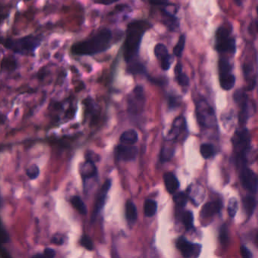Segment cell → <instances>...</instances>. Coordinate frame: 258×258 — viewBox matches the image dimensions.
Instances as JSON below:
<instances>
[{"mask_svg":"<svg viewBox=\"0 0 258 258\" xmlns=\"http://www.w3.org/2000/svg\"><path fill=\"white\" fill-rule=\"evenodd\" d=\"M111 37L109 30H99L90 37L74 43L71 46V52L78 56H85L105 52L110 46Z\"/></svg>","mask_w":258,"mask_h":258,"instance_id":"obj_1","label":"cell"},{"mask_svg":"<svg viewBox=\"0 0 258 258\" xmlns=\"http://www.w3.org/2000/svg\"><path fill=\"white\" fill-rule=\"evenodd\" d=\"M149 28L150 25L145 21H134L128 25L123 49V58L127 62L137 56L143 35Z\"/></svg>","mask_w":258,"mask_h":258,"instance_id":"obj_2","label":"cell"},{"mask_svg":"<svg viewBox=\"0 0 258 258\" xmlns=\"http://www.w3.org/2000/svg\"><path fill=\"white\" fill-rule=\"evenodd\" d=\"M42 41L43 37L41 36L34 34H29L19 38L0 37L1 46L14 53L25 56H34L36 51L40 47Z\"/></svg>","mask_w":258,"mask_h":258,"instance_id":"obj_3","label":"cell"},{"mask_svg":"<svg viewBox=\"0 0 258 258\" xmlns=\"http://www.w3.org/2000/svg\"><path fill=\"white\" fill-rule=\"evenodd\" d=\"M232 146L235 152L236 162L240 169L246 165V155L250 149V136L247 130L237 131L232 137Z\"/></svg>","mask_w":258,"mask_h":258,"instance_id":"obj_4","label":"cell"},{"mask_svg":"<svg viewBox=\"0 0 258 258\" xmlns=\"http://www.w3.org/2000/svg\"><path fill=\"white\" fill-rule=\"evenodd\" d=\"M232 27L223 25L216 33V49L221 55H233L235 52V40L232 37Z\"/></svg>","mask_w":258,"mask_h":258,"instance_id":"obj_5","label":"cell"},{"mask_svg":"<svg viewBox=\"0 0 258 258\" xmlns=\"http://www.w3.org/2000/svg\"><path fill=\"white\" fill-rule=\"evenodd\" d=\"M198 122L205 128L214 127L217 124V117L214 108L205 99H199L196 103Z\"/></svg>","mask_w":258,"mask_h":258,"instance_id":"obj_6","label":"cell"},{"mask_svg":"<svg viewBox=\"0 0 258 258\" xmlns=\"http://www.w3.org/2000/svg\"><path fill=\"white\" fill-rule=\"evenodd\" d=\"M219 76L220 87L225 90H230L235 84V77L232 74V67L227 55H221L219 60Z\"/></svg>","mask_w":258,"mask_h":258,"instance_id":"obj_7","label":"cell"},{"mask_svg":"<svg viewBox=\"0 0 258 258\" xmlns=\"http://www.w3.org/2000/svg\"><path fill=\"white\" fill-rule=\"evenodd\" d=\"M145 99L144 90L142 87H137L128 96V109L131 114H140L144 109Z\"/></svg>","mask_w":258,"mask_h":258,"instance_id":"obj_8","label":"cell"},{"mask_svg":"<svg viewBox=\"0 0 258 258\" xmlns=\"http://www.w3.org/2000/svg\"><path fill=\"white\" fill-rule=\"evenodd\" d=\"M176 247L185 258L197 257L202 250V245L190 242L184 237H179L176 241Z\"/></svg>","mask_w":258,"mask_h":258,"instance_id":"obj_9","label":"cell"},{"mask_svg":"<svg viewBox=\"0 0 258 258\" xmlns=\"http://www.w3.org/2000/svg\"><path fill=\"white\" fill-rule=\"evenodd\" d=\"M111 186V181L110 179L105 181L102 185V188L99 190L96 197V202H95L94 208H93V214H92L91 220L94 222L97 218L100 211L103 208L105 205V201H106L107 195Z\"/></svg>","mask_w":258,"mask_h":258,"instance_id":"obj_10","label":"cell"},{"mask_svg":"<svg viewBox=\"0 0 258 258\" xmlns=\"http://www.w3.org/2000/svg\"><path fill=\"white\" fill-rule=\"evenodd\" d=\"M241 183L244 188L252 193H256L257 191V176L253 170L244 167L241 169L240 173Z\"/></svg>","mask_w":258,"mask_h":258,"instance_id":"obj_11","label":"cell"},{"mask_svg":"<svg viewBox=\"0 0 258 258\" xmlns=\"http://www.w3.org/2000/svg\"><path fill=\"white\" fill-rule=\"evenodd\" d=\"M235 102L238 104L240 107L239 111V123L241 125L244 124L247 122L249 114L248 100L247 96L243 90H237L233 96Z\"/></svg>","mask_w":258,"mask_h":258,"instance_id":"obj_12","label":"cell"},{"mask_svg":"<svg viewBox=\"0 0 258 258\" xmlns=\"http://www.w3.org/2000/svg\"><path fill=\"white\" fill-rule=\"evenodd\" d=\"M155 55L161 69L164 71L169 70L171 66V57L165 45L162 43L157 44L155 47Z\"/></svg>","mask_w":258,"mask_h":258,"instance_id":"obj_13","label":"cell"},{"mask_svg":"<svg viewBox=\"0 0 258 258\" xmlns=\"http://www.w3.org/2000/svg\"><path fill=\"white\" fill-rule=\"evenodd\" d=\"M138 153V149L131 145H120L116 148V158L119 161H129L135 159Z\"/></svg>","mask_w":258,"mask_h":258,"instance_id":"obj_14","label":"cell"},{"mask_svg":"<svg viewBox=\"0 0 258 258\" xmlns=\"http://www.w3.org/2000/svg\"><path fill=\"white\" fill-rule=\"evenodd\" d=\"M80 173L82 177L84 185H85L86 182L90 179L96 177L97 176V168L95 165L94 161L87 158V161L81 164Z\"/></svg>","mask_w":258,"mask_h":258,"instance_id":"obj_15","label":"cell"},{"mask_svg":"<svg viewBox=\"0 0 258 258\" xmlns=\"http://www.w3.org/2000/svg\"><path fill=\"white\" fill-rule=\"evenodd\" d=\"M186 129V123L183 117H178L175 119L172 125L171 129L167 134V138L168 140H177L182 133L185 132Z\"/></svg>","mask_w":258,"mask_h":258,"instance_id":"obj_16","label":"cell"},{"mask_svg":"<svg viewBox=\"0 0 258 258\" xmlns=\"http://www.w3.org/2000/svg\"><path fill=\"white\" fill-rule=\"evenodd\" d=\"M244 80L247 84V90H252L256 84V72L254 66L251 63H244L243 66Z\"/></svg>","mask_w":258,"mask_h":258,"instance_id":"obj_17","label":"cell"},{"mask_svg":"<svg viewBox=\"0 0 258 258\" xmlns=\"http://www.w3.org/2000/svg\"><path fill=\"white\" fill-rule=\"evenodd\" d=\"M222 207H223V203L220 201H213V202H208L202 208L201 215L203 218H209L220 212Z\"/></svg>","mask_w":258,"mask_h":258,"instance_id":"obj_18","label":"cell"},{"mask_svg":"<svg viewBox=\"0 0 258 258\" xmlns=\"http://www.w3.org/2000/svg\"><path fill=\"white\" fill-rule=\"evenodd\" d=\"M164 184H165L166 188L170 194H173L177 191L179 186V182L177 178L176 177L173 173H167L164 176Z\"/></svg>","mask_w":258,"mask_h":258,"instance_id":"obj_19","label":"cell"},{"mask_svg":"<svg viewBox=\"0 0 258 258\" xmlns=\"http://www.w3.org/2000/svg\"><path fill=\"white\" fill-rule=\"evenodd\" d=\"M120 141L124 144L133 145L138 141V134L134 130L125 131L120 136Z\"/></svg>","mask_w":258,"mask_h":258,"instance_id":"obj_20","label":"cell"},{"mask_svg":"<svg viewBox=\"0 0 258 258\" xmlns=\"http://www.w3.org/2000/svg\"><path fill=\"white\" fill-rule=\"evenodd\" d=\"M70 202L72 206H73L80 214H82V215H87V208L84 201L81 199V197L78 196H72V197L71 198Z\"/></svg>","mask_w":258,"mask_h":258,"instance_id":"obj_21","label":"cell"},{"mask_svg":"<svg viewBox=\"0 0 258 258\" xmlns=\"http://www.w3.org/2000/svg\"><path fill=\"white\" fill-rule=\"evenodd\" d=\"M126 218L131 223H135L137 219V210L134 202L128 201L126 204Z\"/></svg>","mask_w":258,"mask_h":258,"instance_id":"obj_22","label":"cell"},{"mask_svg":"<svg viewBox=\"0 0 258 258\" xmlns=\"http://www.w3.org/2000/svg\"><path fill=\"white\" fill-rule=\"evenodd\" d=\"M17 69V62L13 56H6L1 61V69L6 72H13Z\"/></svg>","mask_w":258,"mask_h":258,"instance_id":"obj_23","label":"cell"},{"mask_svg":"<svg viewBox=\"0 0 258 258\" xmlns=\"http://www.w3.org/2000/svg\"><path fill=\"white\" fill-rule=\"evenodd\" d=\"M175 74H176V81L178 84L182 87H187L188 85V78L186 75L182 72V64L180 63H178L176 64V69H175Z\"/></svg>","mask_w":258,"mask_h":258,"instance_id":"obj_24","label":"cell"},{"mask_svg":"<svg viewBox=\"0 0 258 258\" xmlns=\"http://www.w3.org/2000/svg\"><path fill=\"white\" fill-rule=\"evenodd\" d=\"M162 13L164 14L165 24L167 25V26L172 31H175L179 26V22H178L177 19L173 14L167 11V10H163Z\"/></svg>","mask_w":258,"mask_h":258,"instance_id":"obj_25","label":"cell"},{"mask_svg":"<svg viewBox=\"0 0 258 258\" xmlns=\"http://www.w3.org/2000/svg\"><path fill=\"white\" fill-rule=\"evenodd\" d=\"M243 207L247 216L250 217L254 211L256 207V200L253 196H247L243 199Z\"/></svg>","mask_w":258,"mask_h":258,"instance_id":"obj_26","label":"cell"},{"mask_svg":"<svg viewBox=\"0 0 258 258\" xmlns=\"http://www.w3.org/2000/svg\"><path fill=\"white\" fill-rule=\"evenodd\" d=\"M158 209V205L155 201L152 199H148L144 205L145 215L148 217H152L156 214Z\"/></svg>","mask_w":258,"mask_h":258,"instance_id":"obj_27","label":"cell"},{"mask_svg":"<svg viewBox=\"0 0 258 258\" xmlns=\"http://www.w3.org/2000/svg\"><path fill=\"white\" fill-rule=\"evenodd\" d=\"M191 190L188 191V193H193V194H196L195 196H189L190 199L192 200V202H194L196 205H199L201 202H202V200L204 199V196H205V191L202 189L201 187H190Z\"/></svg>","mask_w":258,"mask_h":258,"instance_id":"obj_28","label":"cell"},{"mask_svg":"<svg viewBox=\"0 0 258 258\" xmlns=\"http://www.w3.org/2000/svg\"><path fill=\"white\" fill-rule=\"evenodd\" d=\"M200 152L202 156L205 159L212 158L215 155V149L211 144H203L200 148Z\"/></svg>","mask_w":258,"mask_h":258,"instance_id":"obj_29","label":"cell"},{"mask_svg":"<svg viewBox=\"0 0 258 258\" xmlns=\"http://www.w3.org/2000/svg\"><path fill=\"white\" fill-rule=\"evenodd\" d=\"M182 222L187 230L192 229L194 226V217L191 211H185L182 216Z\"/></svg>","mask_w":258,"mask_h":258,"instance_id":"obj_30","label":"cell"},{"mask_svg":"<svg viewBox=\"0 0 258 258\" xmlns=\"http://www.w3.org/2000/svg\"><path fill=\"white\" fill-rule=\"evenodd\" d=\"M185 35H181L178 40L175 47L173 48V53L176 56L180 57L185 48Z\"/></svg>","mask_w":258,"mask_h":258,"instance_id":"obj_31","label":"cell"},{"mask_svg":"<svg viewBox=\"0 0 258 258\" xmlns=\"http://www.w3.org/2000/svg\"><path fill=\"white\" fill-rule=\"evenodd\" d=\"M174 155V149L169 146H164L161 149V160L162 161H169Z\"/></svg>","mask_w":258,"mask_h":258,"instance_id":"obj_32","label":"cell"},{"mask_svg":"<svg viewBox=\"0 0 258 258\" xmlns=\"http://www.w3.org/2000/svg\"><path fill=\"white\" fill-rule=\"evenodd\" d=\"M173 201L176 205L180 207V208H183L186 205L187 201H188V196L184 192L176 193L174 196H173Z\"/></svg>","mask_w":258,"mask_h":258,"instance_id":"obj_33","label":"cell"},{"mask_svg":"<svg viewBox=\"0 0 258 258\" xmlns=\"http://www.w3.org/2000/svg\"><path fill=\"white\" fill-rule=\"evenodd\" d=\"M10 237L7 232V229L4 226L2 220H0V244H7L10 242Z\"/></svg>","mask_w":258,"mask_h":258,"instance_id":"obj_34","label":"cell"},{"mask_svg":"<svg viewBox=\"0 0 258 258\" xmlns=\"http://www.w3.org/2000/svg\"><path fill=\"white\" fill-rule=\"evenodd\" d=\"M238 202L235 198H232L229 199V204H228L227 211L229 215L231 217H234L236 214L237 211H238Z\"/></svg>","mask_w":258,"mask_h":258,"instance_id":"obj_35","label":"cell"},{"mask_svg":"<svg viewBox=\"0 0 258 258\" xmlns=\"http://www.w3.org/2000/svg\"><path fill=\"white\" fill-rule=\"evenodd\" d=\"M26 174L30 179H35L40 175V168L37 164H32L26 170Z\"/></svg>","mask_w":258,"mask_h":258,"instance_id":"obj_36","label":"cell"},{"mask_svg":"<svg viewBox=\"0 0 258 258\" xmlns=\"http://www.w3.org/2000/svg\"><path fill=\"white\" fill-rule=\"evenodd\" d=\"M80 244L81 246L85 247L87 250H93L94 249V244L90 236L87 235H83L80 240Z\"/></svg>","mask_w":258,"mask_h":258,"instance_id":"obj_37","label":"cell"},{"mask_svg":"<svg viewBox=\"0 0 258 258\" xmlns=\"http://www.w3.org/2000/svg\"><path fill=\"white\" fill-rule=\"evenodd\" d=\"M220 239L222 244H226L229 241V232L226 224L223 225L220 229Z\"/></svg>","mask_w":258,"mask_h":258,"instance_id":"obj_38","label":"cell"},{"mask_svg":"<svg viewBox=\"0 0 258 258\" xmlns=\"http://www.w3.org/2000/svg\"><path fill=\"white\" fill-rule=\"evenodd\" d=\"M51 241L57 245H62L66 241V237L62 234L56 233L52 236Z\"/></svg>","mask_w":258,"mask_h":258,"instance_id":"obj_39","label":"cell"},{"mask_svg":"<svg viewBox=\"0 0 258 258\" xmlns=\"http://www.w3.org/2000/svg\"><path fill=\"white\" fill-rule=\"evenodd\" d=\"M241 253L243 257L244 258H251L253 256V254H252L250 250L244 245L241 247Z\"/></svg>","mask_w":258,"mask_h":258,"instance_id":"obj_40","label":"cell"},{"mask_svg":"<svg viewBox=\"0 0 258 258\" xmlns=\"http://www.w3.org/2000/svg\"><path fill=\"white\" fill-rule=\"evenodd\" d=\"M56 253H55V250H53L52 248H50V247H48V248H46L44 250V252H43V256L44 257H54L55 256Z\"/></svg>","mask_w":258,"mask_h":258,"instance_id":"obj_41","label":"cell"},{"mask_svg":"<svg viewBox=\"0 0 258 258\" xmlns=\"http://www.w3.org/2000/svg\"><path fill=\"white\" fill-rule=\"evenodd\" d=\"M143 69H143V66L137 64L131 67V71H130V72H131V73H143Z\"/></svg>","mask_w":258,"mask_h":258,"instance_id":"obj_42","label":"cell"},{"mask_svg":"<svg viewBox=\"0 0 258 258\" xmlns=\"http://www.w3.org/2000/svg\"><path fill=\"white\" fill-rule=\"evenodd\" d=\"M95 4H102V5H111L114 3L117 2V0H92Z\"/></svg>","mask_w":258,"mask_h":258,"instance_id":"obj_43","label":"cell"},{"mask_svg":"<svg viewBox=\"0 0 258 258\" xmlns=\"http://www.w3.org/2000/svg\"><path fill=\"white\" fill-rule=\"evenodd\" d=\"M167 0H150V3L153 5H164L167 3Z\"/></svg>","mask_w":258,"mask_h":258,"instance_id":"obj_44","label":"cell"},{"mask_svg":"<svg viewBox=\"0 0 258 258\" xmlns=\"http://www.w3.org/2000/svg\"><path fill=\"white\" fill-rule=\"evenodd\" d=\"M3 204H4V201H3L2 196L0 194V208L3 206Z\"/></svg>","mask_w":258,"mask_h":258,"instance_id":"obj_45","label":"cell"},{"mask_svg":"<svg viewBox=\"0 0 258 258\" xmlns=\"http://www.w3.org/2000/svg\"><path fill=\"white\" fill-rule=\"evenodd\" d=\"M235 3H237V4H238V5H240L241 4V3L242 2V0H235Z\"/></svg>","mask_w":258,"mask_h":258,"instance_id":"obj_46","label":"cell"}]
</instances>
